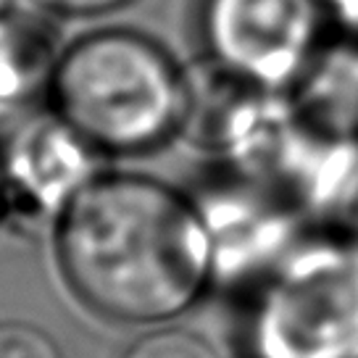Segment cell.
Segmentation results:
<instances>
[{
    "mask_svg": "<svg viewBox=\"0 0 358 358\" xmlns=\"http://www.w3.org/2000/svg\"><path fill=\"white\" fill-rule=\"evenodd\" d=\"M48 227L64 285L106 322L169 324L213 290L201 203L156 174L103 166Z\"/></svg>",
    "mask_w": 358,
    "mask_h": 358,
    "instance_id": "6da1fadb",
    "label": "cell"
},
{
    "mask_svg": "<svg viewBox=\"0 0 358 358\" xmlns=\"http://www.w3.org/2000/svg\"><path fill=\"white\" fill-rule=\"evenodd\" d=\"M43 106L101 158H137L179 140L185 64L134 27H92L61 43Z\"/></svg>",
    "mask_w": 358,
    "mask_h": 358,
    "instance_id": "7a4b0ae2",
    "label": "cell"
},
{
    "mask_svg": "<svg viewBox=\"0 0 358 358\" xmlns=\"http://www.w3.org/2000/svg\"><path fill=\"white\" fill-rule=\"evenodd\" d=\"M248 358H358V227H308L248 290Z\"/></svg>",
    "mask_w": 358,
    "mask_h": 358,
    "instance_id": "3957f363",
    "label": "cell"
},
{
    "mask_svg": "<svg viewBox=\"0 0 358 358\" xmlns=\"http://www.w3.org/2000/svg\"><path fill=\"white\" fill-rule=\"evenodd\" d=\"M203 56L285 92L329 34L324 0H198Z\"/></svg>",
    "mask_w": 358,
    "mask_h": 358,
    "instance_id": "277c9868",
    "label": "cell"
},
{
    "mask_svg": "<svg viewBox=\"0 0 358 358\" xmlns=\"http://www.w3.org/2000/svg\"><path fill=\"white\" fill-rule=\"evenodd\" d=\"M195 198L211 237L213 290L248 292L311 227L277 190L229 169Z\"/></svg>",
    "mask_w": 358,
    "mask_h": 358,
    "instance_id": "5b68a950",
    "label": "cell"
},
{
    "mask_svg": "<svg viewBox=\"0 0 358 358\" xmlns=\"http://www.w3.org/2000/svg\"><path fill=\"white\" fill-rule=\"evenodd\" d=\"M11 224L53 222L71 195L103 169V161L71 127L40 108L0 140Z\"/></svg>",
    "mask_w": 358,
    "mask_h": 358,
    "instance_id": "8992f818",
    "label": "cell"
},
{
    "mask_svg": "<svg viewBox=\"0 0 358 358\" xmlns=\"http://www.w3.org/2000/svg\"><path fill=\"white\" fill-rule=\"evenodd\" d=\"M285 95L308 127L337 137H358L356 37L327 34Z\"/></svg>",
    "mask_w": 358,
    "mask_h": 358,
    "instance_id": "52a82bcc",
    "label": "cell"
},
{
    "mask_svg": "<svg viewBox=\"0 0 358 358\" xmlns=\"http://www.w3.org/2000/svg\"><path fill=\"white\" fill-rule=\"evenodd\" d=\"M56 22L29 0H0V119L43 95L61 48Z\"/></svg>",
    "mask_w": 358,
    "mask_h": 358,
    "instance_id": "ba28073f",
    "label": "cell"
},
{
    "mask_svg": "<svg viewBox=\"0 0 358 358\" xmlns=\"http://www.w3.org/2000/svg\"><path fill=\"white\" fill-rule=\"evenodd\" d=\"M119 358H222V353L203 332L169 322L148 327Z\"/></svg>",
    "mask_w": 358,
    "mask_h": 358,
    "instance_id": "9c48e42d",
    "label": "cell"
},
{
    "mask_svg": "<svg viewBox=\"0 0 358 358\" xmlns=\"http://www.w3.org/2000/svg\"><path fill=\"white\" fill-rule=\"evenodd\" d=\"M0 358H66L58 337L29 319H0Z\"/></svg>",
    "mask_w": 358,
    "mask_h": 358,
    "instance_id": "30bf717a",
    "label": "cell"
},
{
    "mask_svg": "<svg viewBox=\"0 0 358 358\" xmlns=\"http://www.w3.org/2000/svg\"><path fill=\"white\" fill-rule=\"evenodd\" d=\"M53 19H98L132 6L134 0H29Z\"/></svg>",
    "mask_w": 358,
    "mask_h": 358,
    "instance_id": "8fae6325",
    "label": "cell"
},
{
    "mask_svg": "<svg viewBox=\"0 0 358 358\" xmlns=\"http://www.w3.org/2000/svg\"><path fill=\"white\" fill-rule=\"evenodd\" d=\"M324 13L329 32L358 40V0H324Z\"/></svg>",
    "mask_w": 358,
    "mask_h": 358,
    "instance_id": "7c38bea8",
    "label": "cell"
},
{
    "mask_svg": "<svg viewBox=\"0 0 358 358\" xmlns=\"http://www.w3.org/2000/svg\"><path fill=\"white\" fill-rule=\"evenodd\" d=\"M11 224V206H8V190H6V174H3V158H0V232Z\"/></svg>",
    "mask_w": 358,
    "mask_h": 358,
    "instance_id": "4fadbf2b",
    "label": "cell"
}]
</instances>
